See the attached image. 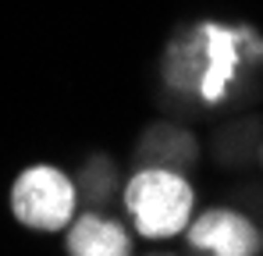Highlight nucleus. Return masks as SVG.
I'll use <instances>...</instances> for the list:
<instances>
[{"label": "nucleus", "mask_w": 263, "mask_h": 256, "mask_svg": "<svg viewBox=\"0 0 263 256\" xmlns=\"http://www.w3.org/2000/svg\"><path fill=\"white\" fill-rule=\"evenodd\" d=\"M125 207H128L139 235H146V239H175L192 221L196 192L178 171L146 168L128 181Z\"/></svg>", "instance_id": "f257e3e1"}, {"label": "nucleus", "mask_w": 263, "mask_h": 256, "mask_svg": "<svg viewBox=\"0 0 263 256\" xmlns=\"http://www.w3.org/2000/svg\"><path fill=\"white\" fill-rule=\"evenodd\" d=\"M75 181L64 171L36 164L18 174L14 189H11V210L14 217L32 228V231H61L75 221Z\"/></svg>", "instance_id": "f03ea898"}, {"label": "nucleus", "mask_w": 263, "mask_h": 256, "mask_svg": "<svg viewBox=\"0 0 263 256\" xmlns=\"http://www.w3.org/2000/svg\"><path fill=\"white\" fill-rule=\"evenodd\" d=\"M253 40L246 29H224V25H199V96L217 103L228 96V85L238 71L242 61V46Z\"/></svg>", "instance_id": "7ed1b4c3"}, {"label": "nucleus", "mask_w": 263, "mask_h": 256, "mask_svg": "<svg viewBox=\"0 0 263 256\" xmlns=\"http://www.w3.org/2000/svg\"><path fill=\"white\" fill-rule=\"evenodd\" d=\"M189 246L214 256H253L260 249L256 228L235 210H206L189 228Z\"/></svg>", "instance_id": "20e7f679"}, {"label": "nucleus", "mask_w": 263, "mask_h": 256, "mask_svg": "<svg viewBox=\"0 0 263 256\" xmlns=\"http://www.w3.org/2000/svg\"><path fill=\"white\" fill-rule=\"evenodd\" d=\"M68 253H75V256H125V253H132V239L121 224H114L107 217H96V213H86L68 231Z\"/></svg>", "instance_id": "39448f33"}]
</instances>
